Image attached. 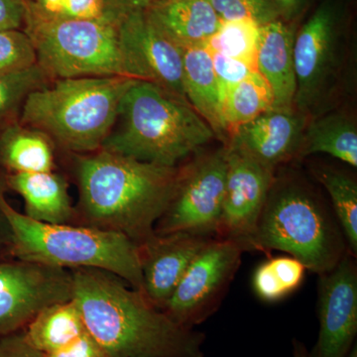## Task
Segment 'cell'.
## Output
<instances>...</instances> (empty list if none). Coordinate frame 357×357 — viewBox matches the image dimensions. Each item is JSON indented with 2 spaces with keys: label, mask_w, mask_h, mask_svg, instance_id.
<instances>
[{
  "label": "cell",
  "mask_w": 357,
  "mask_h": 357,
  "mask_svg": "<svg viewBox=\"0 0 357 357\" xmlns=\"http://www.w3.org/2000/svg\"><path fill=\"white\" fill-rule=\"evenodd\" d=\"M24 31L49 77H128L116 23L46 18L27 8Z\"/></svg>",
  "instance_id": "7"
},
{
  "label": "cell",
  "mask_w": 357,
  "mask_h": 357,
  "mask_svg": "<svg viewBox=\"0 0 357 357\" xmlns=\"http://www.w3.org/2000/svg\"><path fill=\"white\" fill-rule=\"evenodd\" d=\"M306 271V266L293 256L270 258L256 268L253 290L259 299L277 302L300 287Z\"/></svg>",
  "instance_id": "25"
},
{
  "label": "cell",
  "mask_w": 357,
  "mask_h": 357,
  "mask_svg": "<svg viewBox=\"0 0 357 357\" xmlns=\"http://www.w3.org/2000/svg\"><path fill=\"white\" fill-rule=\"evenodd\" d=\"M288 23L280 18L260 27L256 66L271 89L275 109H293L295 100V32Z\"/></svg>",
  "instance_id": "17"
},
{
  "label": "cell",
  "mask_w": 357,
  "mask_h": 357,
  "mask_svg": "<svg viewBox=\"0 0 357 357\" xmlns=\"http://www.w3.org/2000/svg\"><path fill=\"white\" fill-rule=\"evenodd\" d=\"M119 36L128 77L150 82L187 100L182 49L155 27L145 11L121 18Z\"/></svg>",
  "instance_id": "12"
},
{
  "label": "cell",
  "mask_w": 357,
  "mask_h": 357,
  "mask_svg": "<svg viewBox=\"0 0 357 357\" xmlns=\"http://www.w3.org/2000/svg\"><path fill=\"white\" fill-rule=\"evenodd\" d=\"M342 10L337 0L317 7L294 39V109L305 116L321 105L337 70Z\"/></svg>",
  "instance_id": "8"
},
{
  "label": "cell",
  "mask_w": 357,
  "mask_h": 357,
  "mask_svg": "<svg viewBox=\"0 0 357 357\" xmlns=\"http://www.w3.org/2000/svg\"><path fill=\"white\" fill-rule=\"evenodd\" d=\"M293 357H309V351L299 340H294Z\"/></svg>",
  "instance_id": "39"
},
{
  "label": "cell",
  "mask_w": 357,
  "mask_h": 357,
  "mask_svg": "<svg viewBox=\"0 0 357 357\" xmlns=\"http://www.w3.org/2000/svg\"><path fill=\"white\" fill-rule=\"evenodd\" d=\"M49 79L38 64L23 72L0 76V114L24 102L32 91L46 86Z\"/></svg>",
  "instance_id": "29"
},
{
  "label": "cell",
  "mask_w": 357,
  "mask_h": 357,
  "mask_svg": "<svg viewBox=\"0 0 357 357\" xmlns=\"http://www.w3.org/2000/svg\"><path fill=\"white\" fill-rule=\"evenodd\" d=\"M211 59H213V69H215L218 83H220L222 98L223 91H225L227 86L239 83V82L250 76L252 73L258 72L255 68L246 64L243 61L227 57V56L215 53V52H211Z\"/></svg>",
  "instance_id": "31"
},
{
  "label": "cell",
  "mask_w": 357,
  "mask_h": 357,
  "mask_svg": "<svg viewBox=\"0 0 357 357\" xmlns=\"http://www.w3.org/2000/svg\"><path fill=\"white\" fill-rule=\"evenodd\" d=\"M72 297V270L22 260L0 264V337L24 330L45 307Z\"/></svg>",
  "instance_id": "11"
},
{
  "label": "cell",
  "mask_w": 357,
  "mask_h": 357,
  "mask_svg": "<svg viewBox=\"0 0 357 357\" xmlns=\"http://www.w3.org/2000/svg\"><path fill=\"white\" fill-rule=\"evenodd\" d=\"M281 20L290 22L306 8L309 0H272Z\"/></svg>",
  "instance_id": "38"
},
{
  "label": "cell",
  "mask_w": 357,
  "mask_h": 357,
  "mask_svg": "<svg viewBox=\"0 0 357 357\" xmlns=\"http://www.w3.org/2000/svg\"><path fill=\"white\" fill-rule=\"evenodd\" d=\"M0 159L14 173L52 172L55 166L50 138L22 124L2 133Z\"/></svg>",
  "instance_id": "23"
},
{
  "label": "cell",
  "mask_w": 357,
  "mask_h": 357,
  "mask_svg": "<svg viewBox=\"0 0 357 357\" xmlns=\"http://www.w3.org/2000/svg\"><path fill=\"white\" fill-rule=\"evenodd\" d=\"M225 149L227 181L217 236L234 241L245 251L274 184V169Z\"/></svg>",
  "instance_id": "14"
},
{
  "label": "cell",
  "mask_w": 357,
  "mask_h": 357,
  "mask_svg": "<svg viewBox=\"0 0 357 357\" xmlns=\"http://www.w3.org/2000/svg\"><path fill=\"white\" fill-rule=\"evenodd\" d=\"M319 331L309 357H347L357 335V268L344 252L331 271L319 275Z\"/></svg>",
  "instance_id": "13"
},
{
  "label": "cell",
  "mask_w": 357,
  "mask_h": 357,
  "mask_svg": "<svg viewBox=\"0 0 357 357\" xmlns=\"http://www.w3.org/2000/svg\"><path fill=\"white\" fill-rule=\"evenodd\" d=\"M243 252L234 241L211 238L192 260L163 312L185 328L201 324L217 310Z\"/></svg>",
  "instance_id": "10"
},
{
  "label": "cell",
  "mask_w": 357,
  "mask_h": 357,
  "mask_svg": "<svg viewBox=\"0 0 357 357\" xmlns=\"http://www.w3.org/2000/svg\"><path fill=\"white\" fill-rule=\"evenodd\" d=\"M45 356V354H44ZM46 357H109L105 349L88 332L60 351L46 354Z\"/></svg>",
  "instance_id": "33"
},
{
  "label": "cell",
  "mask_w": 357,
  "mask_h": 357,
  "mask_svg": "<svg viewBox=\"0 0 357 357\" xmlns=\"http://www.w3.org/2000/svg\"><path fill=\"white\" fill-rule=\"evenodd\" d=\"M107 13L115 23L131 13L146 11L155 0H102Z\"/></svg>",
  "instance_id": "36"
},
{
  "label": "cell",
  "mask_w": 357,
  "mask_h": 357,
  "mask_svg": "<svg viewBox=\"0 0 357 357\" xmlns=\"http://www.w3.org/2000/svg\"><path fill=\"white\" fill-rule=\"evenodd\" d=\"M0 213L8 223L18 260L70 270H103L143 295L139 246L128 236L86 225L37 222L14 210L1 192Z\"/></svg>",
  "instance_id": "5"
},
{
  "label": "cell",
  "mask_w": 357,
  "mask_h": 357,
  "mask_svg": "<svg viewBox=\"0 0 357 357\" xmlns=\"http://www.w3.org/2000/svg\"><path fill=\"white\" fill-rule=\"evenodd\" d=\"M211 237L189 232L155 234L139 245L143 295L163 311L188 268Z\"/></svg>",
  "instance_id": "15"
},
{
  "label": "cell",
  "mask_w": 357,
  "mask_h": 357,
  "mask_svg": "<svg viewBox=\"0 0 357 357\" xmlns=\"http://www.w3.org/2000/svg\"><path fill=\"white\" fill-rule=\"evenodd\" d=\"M210 2L222 22L248 20L263 26L280 20L272 0H210Z\"/></svg>",
  "instance_id": "30"
},
{
  "label": "cell",
  "mask_w": 357,
  "mask_h": 357,
  "mask_svg": "<svg viewBox=\"0 0 357 357\" xmlns=\"http://www.w3.org/2000/svg\"><path fill=\"white\" fill-rule=\"evenodd\" d=\"M86 333L81 312L73 300L45 307L23 330L26 340L45 356L64 349Z\"/></svg>",
  "instance_id": "21"
},
{
  "label": "cell",
  "mask_w": 357,
  "mask_h": 357,
  "mask_svg": "<svg viewBox=\"0 0 357 357\" xmlns=\"http://www.w3.org/2000/svg\"><path fill=\"white\" fill-rule=\"evenodd\" d=\"M135 81L129 77L56 79L25 98L21 124L41 131L69 151H98L114 128L122 98Z\"/></svg>",
  "instance_id": "4"
},
{
  "label": "cell",
  "mask_w": 357,
  "mask_h": 357,
  "mask_svg": "<svg viewBox=\"0 0 357 357\" xmlns=\"http://www.w3.org/2000/svg\"><path fill=\"white\" fill-rule=\"evenodd\" d=\"M314 175L332 199L333 210L351 248L352 255L357 250V184L347 174L335 169L319 167Z\"/></svg>",
  "instance_id": "26"
},
{
  "label": "cell",
  "mask_w": 357,
  "mask_h": 357,
  "mask_svg": "<svg viewBox=\"0 0 357 357\" xmlns=\"http://www.w3.org/2000/svg\"><path fill=\"white\" fill-rule=\"evenodd\" d=\"M273 107L271 89L258 72L227 86L222 95V116L227 135Z\"/></svg>",
  "instance_id": "24"
},
{
  "label": "cell",
  "mask_w": 357,
  "mask_h": 357,
  "mask_svg": "<svg viewBox=\"0 0 357 357\" xmlns=\"http://www.w3.org/2000/svg\"><path fill=\"white\" fill-rule=\"evenodd\" d=\"M61 18L107 21V22L115 23L107 14L102 0H65Z\"/></svg>",
  "instance_id": "32"
},
{
  "label": "cell",
  "mask_w": 357,
  "mask_h": 357,
  "mask_svg": "<svg viewBox=\"0 0 357 357\" xmlns=\"http://www.w3.org/2000/svg\"><path fill=\"white\" fill-rule=\"evenodd\" d=\"M73 297L109 357H204V333L178 325L126 281L103 270H72Z\"/></svg>",
  "instance_id": "1"
},
{
  "label": "cell",
  "mask_w": 357,
  "mask_h": 357,
  "mask_svg": "<svg viewBox=\"0 0 357 357\" xmlns=\"http://www.w3.org/2000/svg\"><path fill=\"white\" fill-rule=\"evenodd\" d=\"M7 184L22 197L25 215L52 225L74 222L76 208L70 203L68 183L52 172L13 173Z\"/></svg>",
  "instance_id": "19"
},
{
  "label": "cell",
  "mask_w": 357,
  "mask_h": 357,
  "mask_svg": "<svg viewBox=\"0 0 357 357\" xmlns=\"http://www.w3.org/2000/svg\"><path fill=\"white\" fill-rule=\"evenodd\" d=\"M347 357H357L356 344H354V347H352L351 352H349V356H347Z\"/></svg>",
  "instance_id": "40"
},
{
  "label": "cell",
  "mask_w": 357,
  "mask_h": 357,
  "mask_svg": "<svg viewBox=\"0 0 357 357\" xmlns=\"http://www.w3.org/2000/svg\"><path fill=\"white\" fill-rule=\"evenodd\" d=\"M328 154L351 167L357 166V128L342 114H331L312 121L305 128L299 155Z\"/></svg>",
  "instance_id": "22"
},
{
  "label": "cell",
  "mask_w": 357,
  "mask_h": 357,
  "mask_svg": "<svg viewBox=\"0 0 357 357\" xmlns=\"http://www.w3.org/2000/svg\"><path fill=\"white\" fill-rule=\"evenodd\" d=\"M37 65L32 40L20 29L0 30V76L15 74Z\"/></svg>",
  "instance_id": "28"
},
{
  "label": "cell",
  "mask_w": 357,
  "mask_h": 357,
  "mask_svg": "<svg viewBox=\"0 0 357 357\" xmlns=\"http://www.w3.org/2000/svg\"><path fill=\"white\" fill-rule=\"evenodd\" d=\"M306 116L295 109H273L239 126L227 147L275 169L299 154Z\"/></svg>",
  "instance_id": "16"
},
{
  "label": "cell",
  "mask_w": 357,
  "mask_h": 357,
  "mask_svg": "<svg viewBox=\"0 0 357 357\" xmlns=\"http://www.w3.org/2000/svg\"><path fill=\"white\" fill-rule=\"evenodd\" d=\"M215 137L187 100L136 79L122 98L102 149L146 163L178 167Z\"/></svg>",
  "instance_id": "3"
},
{
  "label": "cell",
  "mask_w": 357,
  "mask_h": 357,
  "mask_svg": "<svg viewBox=\"0 0 357 357\" xmlns=\"http://www.w3.org/2000/svg\"><path fill=\"white\" fill-rule=\"evenodd\" d=\"M185 98L220 138L227 135L222 116V98L211 52L206 45L182 49Z\"/></svg>",
  "instance_id": "20"
},
{
  "label": "cell",
  "mask_w": 357,
  "mask_h": 357,
  "mask_svg": "<svg viewBox=\"0 0 357 357\" xmlns=\"http://www.w3.org/2000/svg\"><path fill=\"white\" fill-rule=\"evenodd\" d=\"M26 0H0V30L20 29L25 25Z\"/></svg>",
  "instance_id": "35"
},
{
  "label": "cell",
  "mask_w": 357,
  "mask_h": 357,
  "mask_svg": "<svg viewBox=\"0 0 357 357\" xmlns=\"http://www.w3.org/2000/svg\"><path fill=\"white\" fill-rule=\"evenodd\" d=\"M227 172L225 147L183 168L177 191L156 223L155 234L189 232L206 237L217 234Z\"/></svg>",
  "instance_id": "9"
},
{
  "label": "cell",
  "mask_w": 357,
  "mask_h": 357,
  "mask_svg": "<svg viewBox=\"0 0 357 357\" xmlns=\"http://www.w3.org/2000/svg\"><path fill=\"white\" fill-rule=\"evenodd\" d=\"M260 27L248 20L223 21L218 32L204 45L211 52L243 61L257 70L256 56Z\"/></svg>",
  "instance_id": "27"
},
{
  "label": "cell",
  "mask_w": 357,
  "mask_h": 357,
  "mask_svg": "<svg viewBox=\"0 0 357 357\" xmlns=\"http://www.w3.org/2000/svg\"><path fill=\"white\" fill-rule=\"evenodd\" d=\"M182 172L102 149L84 155L77 162V215L86 227L123 234L139 246L154 236Z\"/></svg>",
  "instance_id": "2"
},
{
  "label": "cell",
  "mask_w": 357,
  "mask_h": 357,
  "mask_svg": "<svg viewBox=\"0 0 357 357\" xmlns=\"http://www.w3.org/2000/svg\"><path fill=\"white\" fill-rule=\"evenodd\" d=\"M245 250L282 251L319 275L331 271L345 252L342 237L319 202L290 183L272 185Z\"/></svg>",
  "instance_id": "6"
},
{
  "label": "cell",
  "mask_w": 357,
  "mask_h": 357,
  "mask_svg": "<svg viewBox=\"0 0 357 357\" xmlns=\"http://www.w3.org/2000/svg\"><path fill=\"white\" fill-rule=\"evenodd\" d=\"M0 357H46L26 340L23 330L0 337Z\"/></svg>",
  "instance_id": "34"
},
{
  "label": "cell",
  "mask_w": 357,
  "mask_h": 357,
  "mask_svg": "<svg viewBox=\"0 0 357 357\" xmlns=\"http://www.w3.org/2000/svg\"><path fill=\"white\" fill-rule=\"evenodd\" d=\"M65 0H26L27 8L46 18H61Z\"/></svg>",
  "instance_id": "37"
},
{
  "label": "cell",
  "mask_w": 357,
  "mask_h": 357,
  "mask_svg": "<svg viewBox=\"0 0 357 357\" xmlns=\"http://www.w3.org/2000/svg\"><path fill=\"white\" fill-rule=\"evenodd\" d=\"M145 13L181 49L206 44L222 22L210 0H155Z\"/></svg>",
  "instance_id": "18"
}]
</instances>
